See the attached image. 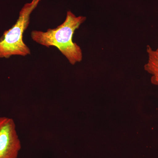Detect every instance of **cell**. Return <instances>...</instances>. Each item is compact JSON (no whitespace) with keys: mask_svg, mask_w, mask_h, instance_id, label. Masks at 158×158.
<instances>
[{"mask_svg":"<svg viewBox=\"0 0 158 158\" xmlns=\"http://www.w3.org/2000/svg\"><path fill=\"white\" fill-rule=\"evenodd\" d=\"M84 16H76L70 11L67 12L64 22L57 27L46 31H33L32 39L40 45L49 48L56 47L72 65L81 62L83 59L81 48L73 40L75 32L85 20Z\"/></svg>","mask_w":158,"mask_h":158,"instance_id":"obj_1","label":"cell"},{"mask_svg":"<svg viewBox=\"0 0 158 158\" xmlns=\"http://www.w3.org/2000/svg\"><path fill=\"white\" fill-rule=\"evenodd\" d=\"M40 1L33 0L26 5L20 12L15 23L0 37V58L8 59L12 56H26L31 54L30 48L23 40V35L30 24V15Z\"/></svg>","mask_w":158,"mask_h":158,"instance_id":"obj_2","label":"cell"},{"mask_svg":"<svg viewBox=\"0 0 158 158\" xmlns=\"http://www.w3.org/2000/svg\"><path fill=\"white\" fill-rule=\"evenodd\" d=\"M21 149L14 120L0 117V158H17Z\"/></svg>","mask_w":158,"mask_h":158,"instance_id":"obj_3","label":"cell"},{"mask_svg":"<svg viewBox=\"0 0 158 158\" xmlns=\"http://www.w3.org/2000/svg\"><path fill=\"white\" fill-rule=\"evenodd\" d=\"M146 52L148 59L144 69L151 76L152 84L158 87V52L149 45H147Z\"/></svg>","mask_w":158,"mask_h":158,"instance_id":"obj_4","label":"cell"},{"mask_svg":"<svg viewBox=\"0 0 158 158\" xmlns=\"http://www.w3.org/2000/svg\"><path fill=\"white\" fill-rule=\"evenodd\" d=\"M156 51L157 52H158V48H157L156 49Z\"/></svg>","mask_w":158,"mask_h":158,"instance_id":"obj_5","label":"cell"}]
</instances>
